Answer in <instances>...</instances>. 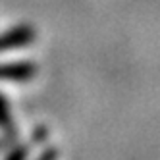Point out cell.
Instances as JSON below:
<instances>
[{"instance_id":"277c9868","label":"cell","mask_w":160,"mask_h":160,"mask_svg":"<svg viewBox=\"0 0 160 160\" xmlns=\"http://www.w3.org/2000/svg\"><path fill=\"white\" fill-rule=\"evenodd\" d=\"M16 147V145H14ZM29 154V148L27 147H16L14 151H10L8 154H6V158H10V160H18V158H23V156H27Z\"/></svg>"},{"instance_id":"3957f363","label":"cell","mask_w":160,"mask_h":160,"mask_svg":"<svg viewBox=\"0 0 160 160\" xmlns=\"http://www.w3.org/2000/svg\"><path fill=\"white\" fill-rule=\"evenodd\" d=\"M0 129L6 133V137L10 141H14L18 137L16 123H14V118H12V108H10V102L2 93H0Z\"/></svg>"},{"instance_id":"6da1fadb","label":"cell","mask_w":160,"mask_h":160,"mask_svg":"<svg viewBox=\"0 0 160 160\" xmlns=\"http://www.w3.org/2000/svg\"><path fill=\"white\" fill-rule=\"evenodd\" d=\"M37 39V31L29 23H19L0 33V54L16 48H25Z\"/></svg>"},{"instance_id":"7a4b0ae2","label":"cell","mask_w":160,"mask_h":160,"mask_svg":"<svg viewBox=\"0 0 160 160\" xmlns=\"http://www.w3.org/2000/svg\"><path fill=\"white\" fill-rule=\"evenodd\" d=\"M37 75V66L33 62H2L0 79L2 81H29Z\"/></svg>"}]
</instances>
